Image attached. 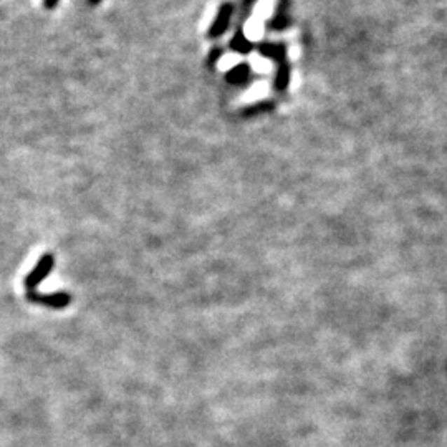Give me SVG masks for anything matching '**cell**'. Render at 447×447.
Here are the masks:
<instances>
[{
    "instance_id": "7",
    "label": "cell",
    "mask_w": 447,
    "mask_h": 447,
    "mask_svg": "<svg viewBox=\"0 0 447 447\" xmlns=\"http://www.w3.org/2000/svg\"><path fill=\"white\" fill-rule=\"evenodd\" d=\"M231 48L234 50V52L237 53H249L252 52L254 45L250 40L245 36L244 32H242V29L237 30V34L234 35V39L231 40Z\"/></svg>"
},
{
    "instance_id": "11",
    "label": "cell",
    "mask_w": 447,
    "mask_h": 447,
    "mask_svg": "<svg viewBox=\"0 0 447 447\" xmlns=\"http://www.w3.org/2000/svg\"><path fill=\"white\" fill-rule=\"evenodd\" d=\"M58 2H60V0H43L45 11H55V8L58 7Z\"/></svg>"
},
{
    "instance_id": "5",
    "label": "cell",
    "mask_w": 447,
    "mask_h": 447,
    "mask_svg": "<svg viewBox=\"0 0 447 447\" xmlns=\"http://www.w3.org/2000/svg\"><path fill=\"white\" fill-rule=\"evenodd\" d=\"M290 0H278V7L275 15L270 22H268V27L273 32H282L289 27L290 20H289V13H287V8H289Z\"/></svg>"
},
{
    "instance_id": "6",
    "label": "cell",
    "mask_w": 447,
    "mask_h": 447,
    "mask_svg": "<svg viewBox=\"0 0 447 447\" xmlns=\"http://www.w3.org/2000/svg\"><path fill=\"white\" fill-rule=\"evenodd\" d=\"M226 80L229 85H245L250 80V67L247 63H240V65H235L232 70L226 75Z\"/></svg>"
},
{
    "instance_id": "1",
    "label": "cell",
    "mask_w": 447,
    "mask_h": 447,
    "mask_svg": "<svg viewBox=\"0 0 447 447\" xmlns=\"http://www.w3.org/2000/svg\"><path fill=\"white\" fill-rule=\"evenodd\" d=\"M53 267H55V255L50 254V252L43 254L42 257H40L39 262L35 263L34 270H32L29 275L25 277V280H24L25 289L29 291H35L36 287L42 284L45 278H47L50 273H52Z\"/></svg>"
},
{
    "instance_id": "8",
    "label": "cell",
    "mask_w": 447,
    "mask_h": 447,
    "mask_svg": "<svg viewBox=\"0 0 447 447\" xmlns=\"http://www.w3.org/2000/svg\"><path fill=\"white\" fill-rule=\"evenodd\" d=\"M290 83V67L285 63H280L278 65L275 80H273V88L278 91H284L287 90V86Z\"/></svg>"
},
{
    "instance_id": "10",
    "label": "cell",
    "mask_w": 447,
    "mask_h": 447,
    "mask_svg": "<svg viewBox=\"0 0 447 447\" xmlns=\"http://www.w3.org/2000/svg\"><path fill=\"white\" fill-rule=\"evenodd\" d=\"M221 55H222V50L221 48H214L211 53H209V58H207V67H212V65H216V63L219 62V58H221Z\"/></svg>"
},
{
    "instance_id": "3",
    "label": "cell",
    "mask_w": 447,
    "mask_h": 447,
    "mask_svg": "<svg viewBox=\"0 0 447 447\" xmlns=\"http://www.w3.org/2000/svg\"><path fill=\"white\" fill-rule=\"evenodd\" d=\"M232 15H234V7H232V4H222V7L219 8L217 12L216 20H214L211 29H209V39H219V36L226 34L231 25Z\"/></svg>"
},
{
    "instance_id": "12",
    "label": "cell",
    "mask_w": 447,
    "mask_h": 447,
    "mask_svg": "<svg viewBox=\"0 0 447 447\" xmlns=\"http://www.w3.org/2000/svg\"><path fill=\"white\" fill-rule=\"evenodd\" d=\"M254 4H255V0H244V12L249 13L250 11H252Z\"/></svg>"
},
{
    "instance_id": "13",
    "label": "cell",
    "mask_w": 447,
    "mask_h": 447,
    "mask_svg": "<svg viewBox=\"0 0 447 447\" xmlns=\"http://www.w3.org/2000/svg\"><path fill=\"white\" fill-rule=\"evenodd\" d=\"M86 2H88L90 7H97V6H99V4H102V0H86Z\"/></svg>"
},
{
    "instance_id": "9",
    "label": "cell",
    "mask_w": 447,
    "mask_h": 447,
    "mask_svg": "<svg viewBox=\"0 0 447 447\" xmlns=\"http://www.w3.org/2000/svg\"><path fill=\"white\" fill-rule=\"evenodd\" d=\"M268 108H272V103H259L255 106H249V111H245V115H257V113L268 111Z\"/></svg>"
},
{
    "instance_id": "2",
    "label": "cell",
    "mask_w": 447,
    "mask_h": 447,
    "mask_svg": "<svg viewBox=\"0 0 447 447\" xmlns=\"http://www.w3.org/2000/svg\"><path fill=\"white\" fill-rule=\"evenodd\" d=\"M27 300L36 305H45L48 308L60 310L71 303V295L67 291H57V294H39V291H27Z\"/></svg>"
},
{
    "instance_id": "4",
    "label": "cell",
    "mask_w": 447,
    "mask_h": 447,
    "mask_svg": "<svg viewBox=\"0 0 447 447\" xmlns=\"http://www.w3.org/2000/svg\"><path fill=\"white\" fill-rule=\"evenodd\" d=\"M259 52L262 57L268 58V60L280 63H285L287 57V47L284 43H275V42H262L259 45Z\"/></svg>"
}]
</instances>
